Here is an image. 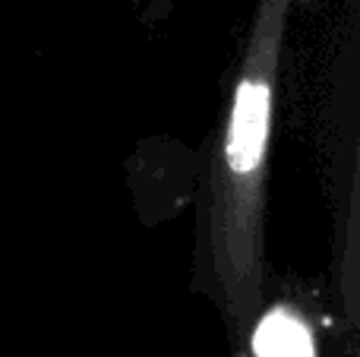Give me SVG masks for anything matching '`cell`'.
<instances>
[{
  "label": "cell",
  "instance_id": "2",
  "mask_svg": "<svg viewBox=\"0 0 360 357\" xmlns=\"http://www.w3.org/2000/svg\"><path fill=\"white\" fill-rule=\"evenodd\" d=\"M253 357H319L313 320L294 301H275L250 326Z\"/></svg>",
  "mask_w": 360,
  "mask_h": 357
},
{
  "label": "cell",
  "instance_id": "1",
  "mask_svg": "<svg viewBox=\"0 0 360 357\" xmlns=\"http://www.w3.org/2000/svg\"><path fill=\"white\" fill-rule=\"evenodd\" d=\"M294 0H256L253 29L231 95L209 202V266L231 320L250 329L262 294V206L275 82Z\"/></svg>",
  "mask_w": 360,
  "mask_h": 357
}]
</instances>
